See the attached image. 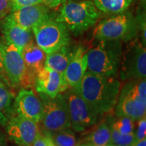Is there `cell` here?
<instances>
[{
    "label": "cell",
    "instance_id": "7",
    "mask_svg": "<svg viewBox=\"0 0 146 146\" xmlns=\"http://www.w3.org/2000/svg\"><path fill=\"white\" fill-rule=\"evenodd\" d=\"M38 94L43 107L41 122L45 132L54 133L70 128L68 107L62 94L57 95L55 98Z\"/></svg>",
    "mask_w": 146,
    "mask_h": 146
},
{
    "label": "cell",
    "instance_id": "35",
    "mask_svg": "<svg viewBox=\"0 0 146 146\" xmlns=\"http://www.w3.org/2000/svg\"><path fill=\"white\" fill-rule=\"evenodd\" d=\"M77 146H90V145H89L88 143H84L83 144H81V145H77Z\"/></svg>",
    "mask_w": 146,
    "mask_h": 146
},
{
    "label": "cell",
    "instance_id": "25",
    "mask_svg": "<svg viewBox=\"0 0 146 146\" xmlns=\"http://www.w3.org/2000/svg\"><path fill=\"white\" fill-rule=\"evenodd\" d=\"M138 33L141 35V42L144 46L146 44V23L145 12H141L135 17Z\"/></svg>",
    "mask_w": 146,
    "mask_h": 146
},
{
    "label": "cell",
    "instance_id": "31",
    "mask_svg": "<svg viewBox=\"0 0 146 146\" xmlns=\"http://www.w3.org/2000/svg\"><path fill=\"white\" fill-rule=\"evenodd\" d=\"M31 146H48L47 138L45 135H43L41 133H39Z\"/></svg>",
    "mask_w": 146,
    "mask_h": 146
},
{
    "label": "cell",
    "instance_id": "30",
    "mask_svg": "<svg viewBox=\"0 0 146 146\" xmlns=\"http://www.w3.org/2000/svg\"><path fill=\"white\" fill-rule=\"evenodd\" d=\"M0 81H2L4 83L6 84V85H8V86H10V83H9L8 80V78H7L6 75H5L4 68H3V58H2V54H1V47H0Z\"/></svg>",
    "mask_w": 146,
    "mask_h": 146
},
{
    "label": "cell",
    "instance_id": "17",
    "mask_svg": "<svg viewBox=\"0 0 146 146\" xmlns=\"http://www.w3.org/2000/svg\"><path fill=\"white\" fill-rule=\"evenodd\" d=\"M0 29L5 41L14 45L21 53L32 40V31L23 28L8 15L0 21Z\"/></svg>",
    "mask_w": 146,
    "mask_h": 146
},
{
    "label": "cell",
    "instance_id": "5",
    "mask_svg": "<svg viewBox=\"0 0 146 146\" xmlns=\"http://www.w3.org/2000/svg\"><path fill=\"white\" fill-rule=\"evenodd\" d=\"M138 29L135 17L130 12L114 14L100 22L94 32L98 41L129 42L136 38Z\"/></svg>",
    "mask_w": 146,
    "mask_h": 146
},
{
    "label": "cell",
    "instance_id": "24",
    "mask_svg": "<svg viewBox=\"0 0 146 146\" xmlns=\"http://www.w3.org/2000/svg\"><path fill=\"white\" fill-rule=\"evenodd\" d=\"M135 141V133L124 135L111 128V143L114 144V145L131 146Z\"/></svg>",
    "mask_w": 146,
    "mask_h": 146
},
{
    "label": "cell",
    "instance_id": "21",
    "mask_svg": "<svg viewBox=\"0 0 146 146\" xmlns=\"http://www.w3.org/2000/svg\"><path fill=\"white\" fill-rule=\"evenodd\" d=\"M133 0H93V2L100 12L114 15L126 12Z\"/></svg>",
    "mask_w": 146,
    "mask_h": 146
},
{
    "label": "cell",
    "instance_id": "12",
    "mask_svg": "<svg viewBox=\"0 0 146 146\" xmlns=\"http://www.w3.org/2000/svg\"><path fill=\"white\" fill-rule=\"evenodd\" d=\"M14 114L39 123L43 114L41 100L31 89L20 90L14 102Z\"/></svg>",
    "mask_w": 146,
    "mask_h": 146
},
{
    "label": "cell",
    "instance_id": "27",
    "mask_svg": "<svg viewBox=\"0 0 146 146\" xmlns=\"http://www.w3.org/2000/svg\"><path fill=\"white\" fill-rule=\"evenodd\" d=\"M138 125L137 130L135 132V141L143 139L145 138L146 135V118L145 116H143L141 119L138 120Z\"/></svg>",
    "mask_w": 146,
    "mask_h": 146
},
{
    "label": "cell",
    "instance_id": "16",
    "mask_svg": "<svg viewBox=\"0 0 146 146\" xmlns=\"http://www.w3.org/2000/svg\"><path fill=\"white\" fill-rule=\"evenodd\" d=\"M53 15L50 9L42 3L23 7L8 14L18 25L31 31L35 26Z\"/></svg>",
    "mask_w": 146,
    "mask_h": 146
},
{
    "label": "cell",
    "instance_id": "33",
    "mask_svg": "<svg viewBox=\"0 0 146 146\" xmlns=\"http://www.w3.org/2000/svg\"><path fill=\"white\" fill-rule=\"evenodd\" d=\"M0 146H6V139L3 133L0 131Z\"/></svg>",
    "mask_w": 146,
    "mask_h": 146
},
{
    "label": "cell",
    "instance_id": "14",
    "mask_svg": "<svg viewBox=\"0 0 146 146\" xmlns=\"http://www.w3.org/2000/svg\"><path fill=\"white\" fill-rule=\"evenodd\" d=\"M87 70V56L83 47L73 48L72 56L64 73L68 87L80 92L84 75Z\"/></svg>",
    "mask_w": 146,
    "mask_h": 146
},
{
    "label": "cell",
    "instance_id": "6",
    "mask_svg": "<svg viewBox=\"0 0 146 146\" xmlns=\"http://www.w3.org/2000/svg\"><path fill=\"white\" fill-rule=\"evenodd\" d=\"M32 31L36 44L47 55L70 45V31L64 24L58 21L54 15L35 26Z\"/></svg>",
    "mask_w": 146,
    "mask_h": 146
},
{
    "label": "cell",
    "instance_id": "10",
    "mask_svg": "<svg viewBox=\"0 0 146 146\" xmlns=\"http://www.w3.org/2000/svg\"><path fill=\"white\" fill-rule=\"evenodd\" d=\"M3 68L11 87L23 85L26 68L22 53L14 45L3 41L0 42Z\"/></svg>",
    "mask_w": 146,
    "mask_h": 146
},
{
    "label": "cell",
    "instance_id": "18",
    "mask_svg": "<svg viewBox=\"0 0 146 146\" xmlns=\"http://www.w3.org/2000/svg\"><path fill=\"white\" fill-rule=\"evenodd\" d=\"M8 85L0 81V125L5 127L14 116V95Z\"/></svg>",
    "mask_w": 146,
    "mask_h": 146
},
{
    "label": "cell",
    "instance_id": "3",
    "mask_svg": "<svg viewBox=\"0 0 146 146\" xmlns=\"http://www.w3.org/2000/svg\"><path fill=\"white\" fill-rule=\"evenodd\" d=\"M123 54L120 41H99L98 44L87 52V70L107 77H115L119 70Z\"/></svg>",
    "mask_w": 146,
    "mask_h": 146
},
{
    "label": "cell",
    "instance_id": "11",
    "mask_svg": "<svg viewBox=\"0 0 146 146\" xmlns=\"http://www.w3.org/2000/svg\"><path fill=\"white\" fill-rule=\"evenodd\" d=\"M5 127L9 138L18 146H31L40 133L38 123L16 114Z\"/></svg>",
    "mask_w": 146,
    "mask_h": 146
},
{
    "label": "cell",
    "instance_id": "13",
    "mask_svg": "<svg viewBox=\"0 0 146 146\" xmlns=\"http://www.w3.org/2000/svg\"><path fill=\"white\" fill-rule=\"evenodd\" d=\"M35 86L37 93L43 94L50 98H55L68 88V85L62 73L44 67L36 74Z\"/></svg>",
    "mask_w": 146,
    "mask_h": 146
},
{
    "label": "cell",
    "instance_id": "15",
    "mask_svg": "<svg viewBox=\"0 0 146 146\" xmlns=\"http://www.w3.org/2000/svg\"><path fill=\"white\" fill-rule=\"evenodd\" d=\"M26 72L23 85L30 87L35 83L36 74L44 68L47 54L31 40L22 52Z\"/></svg>",
    "mask_w": 146,
    "mask_h": 146
},
{
    "label": "cell",
    "instance_id": "22",
    "mask_svg": "<svg viewBox=\"0 0 146 146\" xmlns=\"http://www.w3.org/2000/svg\"><path fill=\"white\" fill-rule=\"evenodd\" d=\"M56 146H77L75 133L69 129H63L54 133L45 132Z\"/></svg>",
    "mask_w": 146,
    "mask_h": 146
},
{
    "label": "cell",
    "instance_id": "32",
    "mask_svg": "<svg viewBox=\"0 0 146 146\" xmlns=\"http://www.w3.org/2000/svg\"><path fill=\"white\" fill-rule=\"evenodd\" d=\"M131 146H146V138L138 141H135Z\"/></svg>",
    "mask_w": 146,
    "mask_h": 146
},
{
    "label": "cell",
    "instance_id": "29",
    "mask_svg": "<svg viewBox=\"0 0 146 146\" xmlns=\"http://www.w3.org/2000/svg\"><path fill=\"white\" fill-rule=\"evenodd\" d=\"M66 1V0H41L42 4L45 5L50 9L57 8L62 3Z\"/></svg>",
    "mask_w": 146,
    "mask_h": 146
},
{
    "label": "cell",
    "instance_id": "4",
    "mask_svg": "<svg viewBox=\"0 0 146 146\" xmlns=\"http://www.w3.org/2000/svg\"><path fill=\"white\" fill-rule=\"evenodd\" d=\"M117 117L129 116L138 120L145 116L146 81H127L120 90L114 107Z\"/></svg>",
    "mask_w": 146,
    "mask_h": 146
},
{
    "label": "cell",
    "instance_id": "23",
    "mask_svg": "<svg viewBox=\"0 0 146 146\" xmlns=\"http://www.w3.org/2000/svg\"><path fill=\"white\" fill-rule=\"evenodd\" d=\"M111 128L117 131L121 134H131L135 133V122L132 118L129 116H120L117 119L108 120Z\"/></svg>",
    "mask_w": 146,
    "mask_h": 146
},
{
    "label": "cell",
    "instance_id": "9",
    "mask_svg": "<svg viewBox=\"0 0 146 146\" xmlns=\"http://www.w3.org/2000/svg\"><path fill=\"white\" fill-rule=\"evenodd\" d=\"M123 52L120 64L122 81H137L146 77L145 46L140 40L134 39Z\"/></svg>",
    "mask_w": 146,
    "mask_h": 146
},
{
    "label": "cell",
    "instance_id": "28",
    "mask_svg": "<svg viewBox=\"0 0 146 146\" xmlns=\"http://www.w3.org/2000/svg\"><path fill=\"white\" fill-rule=\"evenodd\" d=\"M12 10L10 0H0V21L8 16Z\"/></svg>",
    "mask_w": 146,
    "mask_h": 146
},
{
    "label": "cell",
    "instance_id": "19",
    "mask_svg": "<svg viewBox=\"0 0 146 146\" xmlns=\"http://www.w3.org/2000/svg\"><path fill=\"white\" fill-rule=\"evenodd\" d=\"M72 51L73 48L66 45L52 54H47L44 67L64 74L70 62Z\"/></svg>",
    "mask_w": 146,
    "mask_h": 146
},
{
    "label": "cell",
    "instance_id": "34",
    "mask_svg": "<svg viewBox=\"0 0 146 146\" xmlns=\"http://www.w3.org/2000/svg\"><path fill=\"white\" fill-rule=\"evenodd\" d=\"M45 135L47 138V144H48V146H56L55 145V144L54 143V142L52 141V139H51L47 135Z\"/></svg>",
    "mask_w": 146,
    "mask_h": 146
},
{
    "label": "cell",
    "instance_id": "2",
    "mask_svg": "<svg viewBox=\"0 0 146 146\" xmlns=\"http://www.w3.org/2000/svg\"><path fill=\"white\" fill-rule=\"evenodd\" d=\"M100 16L101 12L92 1L81 0L64 3L55 18L64 24L74 35H79L94 27Z\"/></svg>",
    "mask_w": 146,
    "mask_h": 146
},
{
    "label": "cell",
    "instance_id": "36",
    "mask_svg": "<svg viewBox=\"0 0 146 146\" xmlns=\"http://www.w3.org/2000/svg\"><path fill=\"white\" fill-rule=\"evenodd\" d=\"M103 146H116V145H114V144L109 143V144H107V145H103Z\"/></svg>",
    "mask_w": 146,
    "mask_h": 146
},
{
    "label": "cell",
    "instance_id": "8",
    "mask_svg": "<svg viewBox=\"0 0 146 146\" xmlns=\"http://www.w3.org/2000/svg\"><path fill=\"white\" fill-rule=\"evenodd\" d=\"M68 107L70 127L76 132L90 129L98 122L99 114L77 91L68 87L62 93Z\"/></svg>",
    "mask_w": 146,
    "mask_h": 146
},
{
    "label": "cell",
    "instance_id": "20",
    "mask_svg": "<svg viewBox=\"0 0 146 146\" xmlns=\"http://www.w3.org/2000/svg\"><path fill=\"white\" fill-rule=\"evenodd\" d=\"M85 143L90 146H103L111 143V127L108 121L103 122L85 139Z\"/></svg>",
    "mask_w": 146,
    "mask_h": 146
},
{
    "label": "cell",
    "instance_id": "26",
    "mask_svg": "<svg viewBox=\"0 0 146 146\" xmlns=\"http://www.w3.org/2000/svg\"><path fill=\"white\" fill-rule=\"evenodd\" d=\"M12 4L11 12L23 8V7L35 4H39L41 3V0H10Z\"/></svg>",
    "mask_w": 146,
    "mask_h": 146
},
{
    "label": "cell",
    "instance_id": "1",
    "mask_svg": "<svg viewBox=\"0 0 146 146\" xmlns=\"http://www.w3.org/2000/svg\"><path fill=\"white\" fill-rule=\"evenodd\" d=\"M121 84L115 77H107L87 70L79 94L99 115L110 112L116 104Z\"/></svg>",
    "mask_w": 146,
    "mask_h": 146
}]
</instances>
